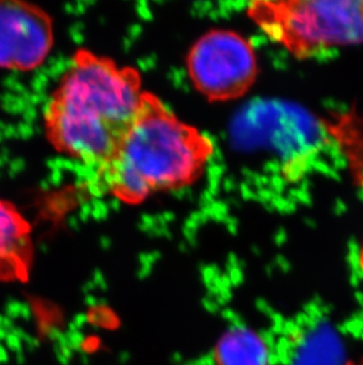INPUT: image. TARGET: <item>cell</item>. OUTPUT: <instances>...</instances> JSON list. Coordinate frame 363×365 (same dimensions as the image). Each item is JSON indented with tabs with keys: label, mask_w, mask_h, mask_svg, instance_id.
Segmentation results:
<instances>
[{
	"label": "cell",
	"mask_w": 363,
	"mask_h": 365,
	"mask_svg": "<svg viewBox=\"0 0 363 365\" xmlns=\"http://www.w3.org/2000/svg\"><path fill=\"white\" fill-rule=\"evenodd\" d=\"M143 93L136 68L79 48L45 107L48 141L59 153L100 169L127 134Z\"/></svg>",
	"instance_id": "1"
},
{
	"label": "cell",
	"mask_w": 363,
	"mask_h": 365,
	"mask_svg": "<svg viewBox=\"0 0 363 365\" xmlns=\"http://www.w3.org/2000/svg\"><path fill=\"white\" fill-rule=\"evenodd\" d=\"M215 154L208 135L182 121L145 91L137 114L112 158L96 170L95 188L125 205L197 182Z\"/></svg>",
	"instance_id": "2"
},
{
	"label": "cell",
	"mask_w": 363,
	"mask_h": 365,
	"mask_svg": "<svg viewBox=\"0 0 363 365\" xmlns=\"http://www.w3.org/2000/svg\"><path fill=\"white\" fill-rule=\"evenodd\" d=\"M247 14L296 59L363 44V0H258Z\"/></svg>",
	"instance_id": "3"
},
{
	"label": "cell",
	"mask_w": 363,
	"mask_h": 365,
	"mask_svg": "<svg viewBox=\"0 0 363 365\" xmlns=\"http://www.w3.org/2000/svg\"><path fill=\"white\" fill-rule=\"evenodd\" d=\"M192 86L209 102L243 97L258 77V59L249 39L228 29H214L192 45L186 57Z\"/></svg>",
	"instance_id": "4"
},
{
	"label": "cell",
	"mask_w": 363,
	"mask_h": 365,
	"mask_svg": "<svg viewBox=\"0 0 363 365\" xmlns=\"http://www.w3.org/2000/svg\"><path fill=\"white\" fill-rule=\"evenodd\" d=\"M53 45L52 19L33 4L0 0V68L33 70Z\"/></svg>",
	"instance_id": "5"
},
{
	"label": "cell",
	"mask_w": 363,
	"mask_h": 365,
	"mask_svg": "<svg viewBox=\"0 0 363 365\" xmlns=\"http://www.w3.org/2000/svg\"><path fill=\"white\" fill-rule=\"evenodd\" d=\"M326 125L352 179L363 193V114L352 108L341 114H332L326 120ZM360 266L363 269V247Z\"/></svg>",
	"instance_id": "6"
},
{
	"label": "cell",
	"mask_w": 363,
	"mask_h": 365,
	"mask_svg": "<svg viewBox=\"0 0 363 365\" xmlns=\"http://www.w3.org/2000/svg\"><path fill=\"white\" fill-rule=\"evenodd\" d=\"M216 365H271V350L256 331L235 327L219 338L215 348Z\"/></svg>",
	"instance_id": "7"
},
{
	"label": "cell",
	"mask_w": 363,
	"mask_h": 365,
	"mask_svg": "<svg viewBox=\"0 0 363 365\" xmlns=\"http://www.w3.org/2000/svg\"><path fill=\"white\" fill-rule=\"evenodd\" d=\"M21 305H23V302H19V300H9L5 305V316L11 318L12 321L21 318Z\"/></svg>",
	"instance_id": "8"
},
{
	"label": "cell",
	"mask_w": 363,
	"mask_h": 365,
	"mask_svg": "<svg viewBox=\"0 0 363 365\" xmlns=\"http://www.w3.org/2000/svg\"><path fill=\"white\" fill-rule=\"evenodd\" d=\"M5 345H6V348L10 350V351L14 352V355L18 354V352L23 351V343H21V339L17 337V336H14V334H7L5 339Z\"/></svg>",
	"instance_id": "9"
},
{
	"label": "cell",
	"mask_w": 363,
	"mask_h": 365,
	"mask_svg": "<svg viewBox=\"0 0 363 365\" xmlns=\"http://www.w3.org/2000/svg\"><path fill=\"white\" fill-rule=\"evenodd\" d=\"M21 343H23V345H25L30 351L35 350V349L39 346V341H38L37 338L32 337L31 334H26V336H25L24 339L21 341Z\"/></svg>",
	"instance_id": "10"
},
{
	"label": "cell",
	"mask_w": 363,
	"mask_h": 365,
	"mask_svg": "<svg viewBox=\"0 0 363 365\" xmlns=\"http://www.w3.org/2000/svg\"><path fill=\"white\" fill-rule=\"evenodd\" d=\"M14 327H16L14 322L11 318L7 317L5 314H0V329L10 332Z\"/></svg>",
	"instance_id": "11"
},
{
	"label": "cell",
	"mask_w": 363,
	"mask_h": 365,
	"mask_svg": "<svg viewBox=\"0 0 363 365\" xmlns=\"http://www.w3.org/2000/svg\"><path fill=\"white\" fill-rule=\"evenodd\" d=\"M32 316H33V312H32L30 304L23 302V305H21V318H23L24 321H30Z\"/></svg>",
	"instance_id": "12"
},
{
	"label": "cell",
	"mask_w": 363,
	"mask_h": 365,
	"mask_svg": "<svg viewBox=\"0 0 363 365\" xmlns=\"http://www.w3.org/2000/svg\"><path fill=\"white\" fill-rule=\"evenodd\" d=\"M9 362V352L6 348L0 344V365Z\"/></svg>",
	"instance_id": "13"
},
{
	"label": "cell",
	"mask_w": 363,
	"mask_h": 365,
	"mask_svg": "<svg viewBox=\"0 0 363 365\" xmlns=\"http://www.w3.org/2000/svg\"><path fill=\"white\" fill-rule=\"evenodd\" d=\"M16 361H17V363L19 365L25 364V362H26V357H25L24 350L16 354Z\"/></svg>",
	"instance_id": "14"
}]
</instances>
